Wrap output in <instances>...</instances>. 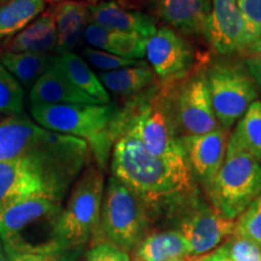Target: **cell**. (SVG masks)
I'll use <instances>...</instances> for the list:
<instances>
[{"label":"cell","instance_id":"obj_1","mask_svg":"<svg viewBox=\"0 0 261 261\" xmlns=\"http://www.w3.org/2000/svg\"><path fill=\"white\" fill-rule=\"evenodd\" d=\"M110 171L144 203L151 223L159 217L171 220L201 196L187 159L155 158L128 132H122L114 143Z\"/></svg>","mask_w":261,"mask_h":261},{"label":"cell","instance_id":"obj_2","mask_svg":"<svg viewBox=\"0 0 261 261\" xmlns=\"http://www.w3.org/2000/svg\"><path fill=\"white\" fill-rule=\"evenodd\" d=\"M120 114L112 104L31 106L32 119L42 128L86 140L102 171L120 136Z\"/></svg>","mask_w":261,"mask_h":261},{"label":"cell","instance_id":"obj_3","mask_svg":"<svg viewBox=\"0 0 261 261\" xmlns=\"http://www.w3.org/2000/svg\"><path fill=\"white\" fill-rule=\"evenodd\" d=\"M63 198L40 190L12 205L0 218V238L16 252H62L57 241V220Z\"/></svg>","mask_w":261,"mask_h":261},{"label":"cell","instance_id":"obj_4","mask_svg":"<svg viewBox=\"0 0 261 261\" xmlns=\"http://www.w3.org/2000/svg\"><path fill=\"white\" fill-rule=\"evenodd\" d=\"M210 203L225 218L236 220L261 195V165L231 133L219 172L204 188Z\"/></svg>","mask_w":261,"mask_h":261},{"label":"cell","instance_id":"obj_5","mask_svg":"<svg viewBox=\"0 0 261 261\" xmlns=\"http://www.w3.org/2000/svg\"><path fill=\"white\" fill-rule=\"evenodd\" d=\"M106 179L103 171L89 166L73 184L67 203L57 220V241L62 249L84 248L96 238Z\"/></svg>","mask_w":261,"mask_h":261},{"label":"cell","instance_id":"obj_6","mask_svg":"<svg viewBox=\"0 0 261 261\" xmlns=\"http://www.w3.org/2000/svg\"><path fill=\"white\" fill-rule=\"evenodd\" d=\"M151 224L144 203L121 180L110 175L104 190L99 227L96 236L126 253H133L148 234Z\"/></svg>","mask_w":261,"mask_h":261},{"label":"cell","instance_id":"obj_7","mask_svg":"<svg viewBox=\"0 0 261 261\" xmlns=\"http://www.w3.org/2000/svg\"><path fill=\"white\" fill-rule=\"evenodd\" d=\"M128 132L142 143L150 155L162 159L185 158L166 97L151 100L137 99L128 109L121 112L120 135Z\"/></svg>","mask_w":261,"mask_h":261},{"label":"cell","instance_id":"obj_8","mask_svg":"<svg viewBox=\"0 0 261 261\" xmlns=\"http://www.w3.org/2000/svg\"><path fill=\"white\" fill-rule=\"evenodd\" d=\"M212 104L221 127L230 130L257 98V86L244 64L213 62L204 71Z\"/></svg>","mask_w":261,"mask_h":261},{"label":"cell","instance_id":"obj_9","mask_svg":"<svg viewBox=\"0 0 261 261\" xmlns=\"http://www.w3.org/2000/svg\"><path fill=\"white\" fill-rule=\"evenodd\" d=\"M171 220L174 230L188 241L194 256L219 248L234 230V220L225 218L201 196L185 204Z\"/></svg>","mask_w":261,"mask_h":261},{"label":"cell","instance_id":"obj_10","mask_svg":"<svg viewBox=\"0 0 261 261\" xmlns=\"http://www.w3.org/2000/svg\"><path fill=\"white\" fill-rule=\"evenodd\" d=\"M171 110L177 130L184 136L205 135L219 127L204 71L181 85Z\"/></svg>","mask_w":261,"mask_h":261},{"label":"cell","instance_id":"obj_11","mask_svg":"<svg viewBox=\"0 0 261 261\" xmlns=\"http://www.w3.org/2000/svg\"><path fill=\"white\" fill-rule=\"evenodd\" d=\"M145 57L165 84L181 79L191 70L195 52L180 33L163 25L146 40Z\"/></svg>","mask_w":261,"mask_h":261},{"label":"cell","instance_id":"obj_12","mask_svg":"<svg viewBox=\"0 0 261 261\" xmlns=\"http://www.w3.org/2000/svg\"><path fill=\"white\" fill-rule=\"evenodd\" d=\"M203 37L219 55L241 54L254 41L237 6V0H213Z\"/></svg>","mask_w":261,"mask_h":261},{"label":"cell","instance_id":"obj_13","mask_svg":"<svg viewBox=\"0 0 261 261\" xmlns=\"http://www.w3.org/2000/svg\"><path fill=\"white\" fill-rule=\"evenodd\" d=\"M180 143L195 181L207 188L224 163L228 129L219 126L205 135L180 136Z\"/></svg>","mask_w":261,"mask_h":261},{"label":"cell","instance_id":"obj_14","mask_svg":"<svg viewBox=\"0 0 261 261\" xmlns=\"http://www.w3.org/2000/svg\"><path fill=\"white\" fill-rule=\"evenodd\" d=\"M40 190L51 191L40 171L28 160L0 162V218L12 205Z\"/></svg>","mask_w":261,"mask_h":261},{"label":"cell","instance_id":"obj_15","mask_svg":"<svg viewBox=\"0 0 261 261\" xmlns=\"http://www.w3.org/2000/svg\"><path fill=\"white\" fill-rule=\"evenodd\" d=\"M213 0H151L155 18L180 34L203 35Z\"/></svg>","mask_w":261,"mask_h":261},{"label":"cell","instance_id":"obj_16","mask_svg":"<svg viewBox=\"0 0 261 261\" xmlns=\"http://www.w3.org/2000/svg\"><path fill=\"white\" fill-rule=\"evenodd\" d=\"M90 10L92 22L109 31L136 34L146 40L158 31V21L154 16L127 9L115 0L91 4Z\"/></svg>","mask_w":261,"mask_h":261},{"label":"cell","instance_id":"obj_17","mask_svg":"<svg viewBox=\"0 0 261 261\" xmlns=\"http://www.w3.org/2000/svg\"><path fill=\"white\" fill-rule=\"evenodd\" d=\"M89 3L62 2L54 4L57 45L55 54L71 52L84 39L87 25L92 22Z\"/></svg>","mask_w":261,"mask_h":261},{"label":"cell","instance_id":"obj_18","mask_svg":"<svg viewBox=\"0 0 261 261\" xmlns=\"http://www.w3.org/2000/svg\"><path fill=\"white\" fill-rule=\"evenodd\" d=\"M31 106L39 104H102L50 68L29 91Z\"/></svg>","mask_w":261,"mask_h":261},{"label":"cell","instance_id":"obj_19","mask_svg":"<svg viewBox=\"0 0 261 261\" xmlns=\"http://www.w3.org/2000/svg\"><path fill=\"white\" fill-rule=\"evenodd\" d=\"M84 40L90 47L116 55L127 60L143 61L146 39L136 34L114 32L91 22L84 33Z\"/></svg>","mask_w":261,"mask_h":261},{"label":"cell","instance_id":"obj_20","mask_svg":"<svg viewBox=\"0 0 261 261\" xmlns=\"http://www.w3.org/2000/svg\"><path fill=\"white\" fill-rule=\"evenodd\" d=\"M56 22L54 11L48 9L16 37L6 41L5 50L52 55L56 52Z\"/></svg>","mask_w":261,"mask_h":261},{"label":"cell","instance_id":"obj_21","mask_svg":"<svg viewBox=\"0 0 261 261\" xmlns=\"http://www.w3.org/2000/svg\"><path fill=\"white\" fill-rule=\"evenodd\" d=\"M52 68L63 74L77 89L84 91L102 104H110L112 97L100 83L99 77L91 69L86 61L79 55L71 52L55 54L52 58Z\"/></svg>","mask_w":261,"mask_h":261},{"label":"cell","instance_id":"obj_22","mask_svg":"<svg viewBox=\"0 0 261 261\" xmlns=\"http://www.w3.org/2000/svg\"><path fill=\"white\" fill-rule=\"evenodd\" d=\"M133 253L137 261H179L191 255V248L173 228L148 233Z\"/></svg>","mask_w":261,"mask_h":261},{"label":"cell","instance_id":"obj_23","mask_svg":"<svg viewBox=\"0 0 261 261\" xmlns=\"http://www.w3.org/2000/svg\"><path fill=\"white\" fill-rule=\"evenodd\" d=\"M54 55L14 52L4 50L0 52V63L17 79L24 90H29L52 67Z\"/></svg>","mask_w":261,"mask_h":261},{"label":"cell","instance_id":"obj_24","mask_svg":"<svg viewBox=\"0 0 261 261\" xmlns=\"http://www.w3.org/2000/svg\"><path fill=\"white\" fill-rule=\"evenodd\" d=\"M46 9V0H8L0 4V41H9Z\"/></svg>","mask_w":261,"mask_h":261},{"label":"cell","instance_id":"obj_25","mask_svg":"<svg viewBox=\"0 0 261 261\" xmlns=\"http://www.w3.org/2000/svg\"><path fill=\"white\" fill-rule=\"evenodd\" d=\"M108 92L116 96L128 97L148 89L155 79V73L148 64L142 67H128L98 75Z\"/></svg>","mask_w":261,"mask_h":261},{"label":"cell","instance_id":"obj_26","mask_svg":"<svg viewBox=\"0 0 261 261\" xmlns=\"http://www.w3.org/2000/svg\"><path fill=\"white\" fill-rule=\"evenodd\" d=\"M241 145L261 165V100L250 104L233 129Z\"/></svg>","mask_w":261,"mask_h":261},{"label":"cell","instance_id":"obj_27","mask_svg":"<svg viewBox=\"0 0 261 261\" xmlns=\"http://www.w3.org/2000/svg\"><path fill=\"white\" fill-rule=\"evenodd\" d=\"M24 89L0 63V116L24 114Z\"/></svg>","mask_w":261,"mask_h":261},{"label":"cell","instance_id":"obj_28","mask_svg":"<svg viewBox=\"0 0 261 261\" xmlns=\"http://www.w3.org/2000/svg\"><path fill=\"white\" fill-rule=\"evenodd\" d=\"M234 236L246 238L261 248V195L234 221Z\"/></svg>","mask_w":261,"mask_h":261},{"label":"cell","instance_id":"obj_29","mask_svg":"<svg viewBox=\"0 0 261 261\" xmlns=\"http://www.w3.org/2000/svg\"><path fill=\"white\" fill-rule=\"evenodd\" d=\"M83 57L86 63L92 65L96 69L102 70V73L106 71H113L117 69H122V68L128 67H142V65H146L144 61H137V60H127V58H122L116 55L109 54V52L97 50V48H92L90 46L85 47L83 52H81Z\"/></svg>","mask_w":261,"mask_h":261},{"label":"cell","instance_id":"obj_30","mask_svg":"<svg viewBox=\"0 0 261 261\" xmlns=\"http://www.w3.org/2000/svg\"><path fill=\"white\" fill-rule=\"evenodd\" d=\"M217 249L232 261H261V248L234 234L228 237Z\"/></svg>","mask_w":261,"mask_h":261},{"label":"cell","instance_id":"obj_31","mask_svg":"<svg viewBox=\"0 0 261 261\" xmlns=\"http://www.w3.org/2000/svg\"><path fill=\"white\" fill-rule=\"evenodd\" d=\"M4 249L6 261H79L83 248H73L52 253L16 252L5 247Z\"/></svg>","mask_w":261,"mask_h":261},{"label":"cell","instance_id":"obj_32","mask_svg":"<svg viewBox=\"0 0 261 261\" xmlns=\"http://www.w3.org/2000/svg\"><path fill=\"white\" fill-rule=\"evenodd\" d=\"M242 17L246 22L247 29L252 38L261 37V0H237Z\"/></svg>","mask_w":261,"mask_h":261},{"label":"cell","instance_id":"obj_33","mask_svg":"<svg viewBox=\"0 0 261 261\" xmlns=\"http://www.w3.org/2000/svg\"><path fill=\"white\" fill-rule=\"evenodd\" d=\"M86 261H130V256L109 242H98L86 252Z\"/></svg>","mask_w":261,"mask_h":261},{"label":"cell","instance_id":"obj_34","mask_svg":"<svg viewBox=\"0 0 261 261\" xmlns=\"http://www.w3.org/2000/svg\"><path fill=\"white\" fill-rule=\"evenodd\" d=\"M241 55L244 67L255 81L257 89L261 90V37L255 39Z\"/></svg>","mask_w":261,"mask_h":261},{"label":"cell","instance_id":"obj_35","mask_svg":"<svg viewBox=\"0 0 261 261\" xmlns=\"http://www.w3.org/2000/svg\"><path fill=\"white\" fill-rule=\"evenodd\" d=\"M195 261H232L231 259H228L226 255H224L223 253L219 252L218 249H215L214 252L207 253L204 255H200V256H194Z\"/></svg>","mask_w":261,"mask_h":261},{"label":"cell","instance_id":"obj_36","mask_svg":"<svg viewBox=\"0 0 261 261\" xmlns=\"http://www.w3.org/2000/svg\"><path fill=\"white\" fill-rule=\"evenodd\" d=\"M51 4H57V3H62V2H84V3H89V4H97V3L104 2V0H48Z\"/></svg>","mask_w":261,"mask_h":261},{"label":"cell","instance_id":"obj_37","mask_svg":"<svg viewBox=\"0 0 261 261\" xmlns=\"http://www.w3.org/2000/svg\"><path fill=\"white\" fill-rule=\"evenodd\" d=\"M0 261H6L5 249H4V244H3L2 238H0Z\"/></svg>","mask_w":261,"mask_h":261},{"label":"cell","instance_id":"obj_38","mask_svg":"<svg viewBox=\"0 0 261 261\" xmlns=\"http://www.w3.org/2000/svg\"><path fill=\"white\" fill-rule=\"evenodd\" d=\"M179 261H195V260H190V259H188V257H185V259H181V260H179Z\"/></svg>","mask_w":261,"mask_h":261},{"label":"cell","instance_id":"obj_39","mask_svg":"<svg viewBox=\"0 0 261 261\" xmlns=\"http://www.w3.org/2000/svg\"><path fill=\"white\" fill-rule=\"evenodd\" d=\"M5 2H8V0H0V4H3V3H5Z\"/></svg>","mask_w":261,"mask_h":261},{"label":"cell","instance_id":"obj_40","mask_svg":"<svg viewBox=\"0 0 261 261\" xmlns=\"http://www.w3.org/2000/svg\"><path fill=\"white\" fill-rule=\"evenodd\" d=\"M0 120H2V116H0Z\"/></svg>","mask_w":261,"mask_h":261},{"label":"cell","instance_id":"obj_41","mask_svg":"<svg viewBox=\"0 0 261 261\" xmlns=\"http://www.w3.org/2000/svg\"><path fill=\"white\" fill-rule=\"evenodd\" d=\"M135 261H137V260H135Z\"/></svg>","mask_w":261,"mask_h":261},{"label":"cell","instance_id":"obj_42","mask_svg":"<svg viewBox=\"0 0 261 261\" xmlns=\"http://www.w3.org/2000/svg\"><path fill=\"white\" fill-rule=\"evenodd\" d=\"M79 261H80V260H79Z\"/></svg>","mask_w":261,"mask_h":261}]
</instances>
